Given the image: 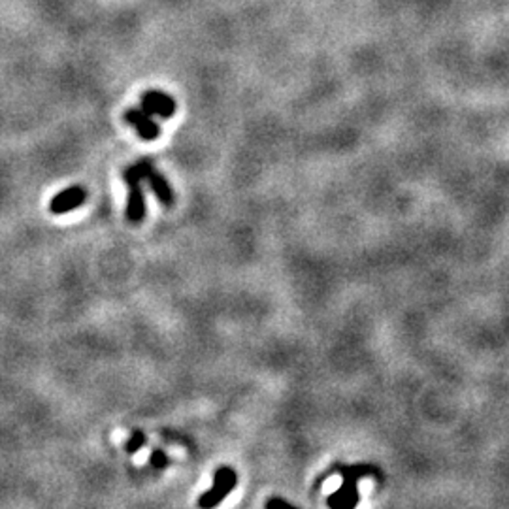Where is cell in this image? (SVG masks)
Instances as JSON below:
<instances>
[{
  "instance_id": "obj_1",
  "label": "cell",
  "mask_w": 509,
  "mask_h": 509,
  "mask_svg": "<svg viewBox=\"0 0 509 509\" xmlns=\"http://www.w3.org/2000/svg\"><path fill=\"white\" fill-rule=\"evenodd\" d=\"M238 483V476L236 472L229 466L219 468L214 476V487L206 490L199 498V508L209 509L219 505L223 500L226 498V494L231 493L232 488L236 487Z\"/></svg>"
},
{
  "instance_id": "obj_2",
  "label": "cell",
  "mask_w": 509,
  "mask_h": 509,
  "mask_svg": "<svg viewBox=\"0 0 509 509\" xmlns=\"http://www.w3.org/2000/svg\"><path fill=\"white\" fill-rule=\"evenodd\" d=\"M87 196H89V193L81 185L63 189L61 193H57L53 199L49 200V211L53 215H65L68 211H74L87 202Z\"/></svg>"
},
{
  "instance_id": "obj_3",
  "label": "cell",
  "mask_w": 509,
  "mask_h": 509,
  "mask_svg": "<svg viewBox=\"0 0 509 509\" xmlns=\"http://www.w3.org/2000/svg\"><path fill=\"white\" fill-rule=\"evenodd\" d=\"M140 107H142L145 113H149L151 117H153V115H159L161 119H170L172 115L176 113L177 104L167 93L147 91L142 95Z\"/></svg>"
},
{
  "instance_id": "obj_4",
  "label": "cell",
  "mask_w": 509,
  "mask_h": 509,
  "mask_svg": "<svg viewBox=\"0 0 509 509\" xmlns=\"http://www.w3.org/2000/svg\"><path fill=\"white\" fill-rule=\"evenodd\" d=\"M125 121L132 125L140 138L145 140V142H153L161 136L159 123L153 121L149 113H145L142 107H130L129 112H125Z\"/></svg>"
},
{
  "instance_id": "obj_5",
  "label": "cell",
  "mask_w": 509,
  "mask_h": 509,
  "mask_svg": "<svg viewBox=\"0 0 509 509\" xmlns=\"http://www.w3.org/2000/svg\"><path fill=\"white\" fill-rule=\"evenodd\" d=\"M129 187V196H127V211L125 217L132 225H138L145 219L147 209H145V196L142 191V182H127Z\"/></svg>"
},
{
  "instance_id": "obj_6",
  "label": "cell",
  "mask_w": 509,
  "mask_h": 509,
  "mask_svg": "<svg viewBox=\"0 0 509 509\" xmlns=\"http://www.w3.org/2000/svg\"><path fill=\"white\" fill-rule=\"evenodd\" d=\"M145 182L149 183L151 191H153V194L157 196V200H159L162 206L170 208L172 204H174V193H172V187L170 183L167 182V177L162 176L161 172H157L155 167H151L149 172L145 174Z\"/></svg>"
},
{
  "instance_id": "obj_7",
  "label": "cell",
  "mask_w": 509,
  "mask_h": 509,
  "mask_svg": "<svg viewBox=\"0 0 509 509\" xmlns=\"http://www.w3.org/2000/svg\"><path fill=\"white\" fill-rule=\"evenodd\" d=\"M145 444H147V436H145L142 430H135V432L130 434L129 440L125 441V451H127L129 455H135L140 449H144Z\"/></svg>"
},
{
  "instance_id": "obj_8",
  "label": "cell",
  "mask_w": 509,
  "mask_h": 509,
  "mask_svg": "<svg viewBox=\"0 0 509 509\" xmlns=\"http://www.w3.org/2000/svg\"><path fill=\"white\" fill-rule=\"evenodd\" d=\"M149 464H151V468H155V470H164V468H168L167 453H164L162 449H153V453H151V458H149Z\"/></svg>"
}]
</instances>
